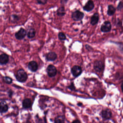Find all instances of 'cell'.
<instances>
[{"instance_id":"obj_15","label":"cell","mask_w":123,"mask_h":123,"mask_svg":"<svg viewBox=\"0 0 123 123\" xmlns=\"http://www.w3.org/2000/svg\"><path fill=\"white\" fill-rule=\"evenodd\" d=\"M23 107L25 109H28L31 107L32 105V102L29 99H26L24 100L22 102Z\"/></svg>"},{"instance_id":"obj_18","label":"cell","mask_w":123,"mask_h":123,"mask_svg":"<svg viewBox=\"0 0 123 123\" xmlns=\"http://www.w3.org/2000/svg\"><path fill=\"white\" fill-rule=\"evenodd\" d=\"M66 14L65 9L63 6H61L58 8L57 12L58 16L60 17H62L64 16Z\"/></svg>"},{"instance_id":"obj_7","label":"cell","mask_w":123,"mask_h":123,"mask_svg":"<svg viewBox=\"0 0 123 123\" xmlns=\"http://www.w3.org/2000/svg\"><path fill=\"white\" fill-rule=\"evenodd\" d=\"M104 65L102 61H96L94 64V69L97 72H100L104 69Z\"/></svg>"},{"instance_id":"obj_24","label":"cell","mask_w":123,"mask_h":123,"mask_svg":"<svg viewBox=\"0 0 123 123\" xmlns=\"http://www.w3.org/2000/svg\"><path fill=\"white\" fill-rule=\"evenodd\" d=\"M12 16H13L12 17H13V20H17L18 19V16H17V15H13Z\"/></svg>"},{"instance_id":"obj_26","label":"cell","mask_w":123,"mask_h":123,"mask_svg":"<svg viewBox=\"0 0 123 123\" xmlns=\"http://www.w3.org/2000/svg\"><path fill=\"white\" fill-rule=\"evenodd\" d=\"M69 88H70V89H74V84H72V85H70L69 86Z\"/></svg>"},{"instance_id":"obj_28","label":"cell","mask_w":123,"mask_h":123,"mask_svg":"<svg viewBox=\"0 0 123 123\" xmlns=\"http://www.w3.org/2000/svg\"><path fill=\"white\" fill-rule=\"evenodd\" d=\"M121 89H122V91H123V83L121 85Z\"/></svg>"},{"instance_id":"obj_21","label":"cell","mask_w":123,"mask_h":123,"mask_svg":"<svg viewBox=\"0 0 123 123\" xmlns=\"http://www.w3.org/2000/svg\"><path fill=\"white\" fill-rule=\"evenodd\" d=\"M58 38L61 40H64L66 39V37L64 33L60 32L58 34Z\"/></svg>"},{"instance_id":"obj_17","label":"cell","mask_w":123,"mask_h":123,"mask_svg":"<svg viewBox=\"0 0 123 123\" xmlns=\"http://www.w3.org/2000/svg\"><path fill=\"white\" fill-rule=\"evenodd\" d=\"M36 31L34 29H29L27 32V35L29 38H33L35 36Z\"/></svg>"},{"instance_id":"obj_13","label":"cell","mask_w":123,"mask_h":123,"mask_svg":"<svg viewBox=\"0 0 123 123\" xmlns=\"http://www.w3.org/2000/svg\"><path fill=\"white\" fill-rule=\"evenodd\" d=\"M57 57V54L55 52H50L46 56V58L48 61H54Z\"/></svg>"},{"instance_id":"obj_2","label":"cell","mask_w":123,"mask_h":123,"mask_svg":"<svg viewBox=\"0 0 123 123\" xmlns=\"http://www.w3.org/2000/svg\"><path fill=\"white\" fill-rule=\"evenodd\" d=\"M84 16V14L83 12L79 10H77L72 13V17L74 21H79L82 20Z\"/></svg>"},{"instance_id":"obj_16","label":"cell","mask_w":123,"mask_h":123,"mask_svg":"<svg viewBox=\"0 0 123 123\" xmlns=\"http://www.w3.org/2000/svg\"><path fill=\"white\" fill-rule=\"evenodd\" d=\"M116 11V9L113 5H110L108 6L107 14L110 16L113 15Z\"/></svg>"},{"instance_id":"obj_3","label":"cell","mask_w":123,"mask_h":123,"mask_svg":"<svg viewBox=\"0 0 123 123\" xmlns=\"http://www.w3.org/2000/svg\"><path fill=\"white\" fill-rule=\"evenodd\" d=\"M47 72L49 77H54L57 73V70L56 68L53 65H50L47 68Z\"/></svg>"},{"instance_id":"obj_19","label":"cell","mask_w":123,"mask_h":123,"mask_svg":"<svg viewBox=\"0 0 123 123\" xmlns=\"http://www.w3.org/2000/svg\"><path fill=\"white\" fill-rule=\"evenodd\" d=\"M55 123H64V119L63 117L62 116H59L57 117L55 120Z\"/></svg>"},{"instance_id":"obj_25","label":"cell","mask_w":123,"mask_h":123,"mask_svg":"<svg viewBox=\"0 0 123 123\" xmlns=\"http://www.w3.org/2000/svg\"><path fill=\"white\" fill-rule=\"evenodd\" d=\"M72 123H81L78 120H75Z\"/></svg>"},{"instance_id":"obj_22","label":"cell","mask_w":123,"mask_h":123,"mask_svg":"<svg viewBox=\"0 0 123 123\" xmlns=\"http://www.w3.org/2000/svg\"><path fill=\"white\" fill-rule=\"evenodd\" d=\"M117 9L118 11L122 10L123 9V1H120L118 4V5Z\"/></svg>"},{"instance_id":"obj_12","label":"cell","mask_w":123,"mask_h":123,"mask_svg":"<svg viewBox=\"0 0 123 123\" xmlns=\"http://www.w3.org/2000/svg\"><path fill=\"white\" fill-rule=\"evenodd\" d=\"M102 117L105 119H109L112 116V113L108 110H103L101 113Z\"/></svg>"},{"instance_id":"obj_14","label":"cell","mask_w":123,"mask_h":123,"mask_svg":"<svg viewBox=\"0 0 123 123\" xmlns=\"http://www.w3.org/2000/svg\"><path fill=\"white\" fill-rule=\"evenodd\" d=\"M99 16L98 13H95L92 15L91 19V24L92 25L97 24L99 21Z\"/></svg>"},{"instance_id":"obj_27","label":"cell","mask_w":123,"mask_h":123,"mask_svg":"<svg viewBox=\"0 0 123 123\" xmlns=\"http://www.w3.org/2000/svg\"><path fill=\"white\" fill-rule=\"evenodd\" d=\"M9 97H12V94H13V93H12V91H10V92H9Z\"/></svg>"},{"instance_id":"obj_5","label":"cell","mask_w":123,"mask_h":123,"mask_svg":"<svg viewBox=\"0 0 123 123\" xmlns=\"http://www.w3.org/2000/svg\"><path fill=\"white\" fill-rule=\"evenodd\" d=\"M72 75L75 77L80 76L82 72L81 68L79 66L75 65L73 66L71 70Z\"/></svg>"},{"instance_id":"obj_20","label":"cell","mask_w":123,"mask_h":123,"mask_svg":"<svg viewBox=\"0 0 123 123\" xmlns=\"http://www.w3.org/2000/svg\"><path fill=\"white\" fill-rule=\"evenodd\" d=\"M3 81L4 82L8 84H10L12 82V79L11 78L9 77H4L3 78Z\"/></svg>"},{"instance_id":"obj_9","label":"cell","mask_w":123,"mask_h":123,"mask_svg":"<svg viewBox=\"0 0 123 123\" xmlns=\"http://www.w3.org/2000/svg\"><path fill=\"white\" fill-rule=\"evenodd\" d=\"M28 68L32 72H35L38 69V66L37 63L32 61L29 63L28 65Z\"/></svg>"},{"instance_id":"obj_8","label":"cell","mask_w":123,"mask_h":123,"mask_svg":"<svg viewBox=\"0 0 123 123\" xmlns=\"http://www.w3.org/2000/svg\"><path fill=\"white\" fill-rule=\"evenodd\" d=\"M94 7V4L92 1H89L83 7L84 10L87 12L91 11L93 10Z\"/></svg>"},{"instance_id":"obj_10","label":"cell","mask_w":123,"mask_h":123,"mask_svg":"<svg viewBox=\"0 0 123 123\" xmlns=\"http://www.w3.org/2000/svg\"><path fill=\"white\" fill-rule=\"evenodd\" d=\"M9 60L8 56L6 53H3L0 55V64L3 65L6 64Z\"/></svg>"},{"instance_id":"obj_11","label":"cell","mask_w":123,"mask_h":123,"mask_svg":"<svg viewBox=\"0 0 123 123\" xmlns=\"http://www.w3.org/2000/svg\"><path fill=\"white\" fill-rule=\"evenodd\" d=\"M8 107L5 101H2L0 103V113H4L8 111Z\"/></svg>"},{"instance_id":"obj_6","label":"cell","mask_w":123,"mask_h":123,"mask_svg":"<svg viewBox=\"0 0 123 123\" xmlns=\"http://www.w3.org/2000/svg\"><path fill=\"white\" fill-rule=\"evenodd\" d=\"M26 35V32L25 29L21 28L15 34V37L18 40H21L24 39Z\"/></svg>"},{"instance_id":"obj_23","label":"cell","mask_w":123,"mask_h":123,"mask_svg":"<svg viewBox=\"0 0 123 123\" xmlns=\"http://www.w3.org/2000/svg\"><path fill=\"white\" fill-rule=\"evenodd\" d=\"M37 1V3L39 4H45L47 3V0H42Z\"/></svg>"},{"instance_id":"obj_4","label":"cell","mask_w":123,"mask_h":123,"mask_svg":"<svg viewBox=\"0 0 123 123\" xmlns=\"http://www.w3.org/2000/svg\"><path fill=\"white\" fill-rule=\"evenodd\" d=\"M111 28H112V25L111 22L109 21H106L102 25L100 29L101 31L103 32H108L111 31Z\"/></svg>"},{"instance_id":"obj_1","label":"cell","mask_w":123,"mask_h":123,"mask_svg":"<svg viewBox=\"0 0 123 123\" xmlns=\"http://www.w3.org/2000/svg\"><path fill=\"white\" fill-rule=\"evenodd\" d=\"M16 78L19 82H25L27 79V74L24 69H20L17 71L16 75Z\"/></svg>"}]
</instances>
